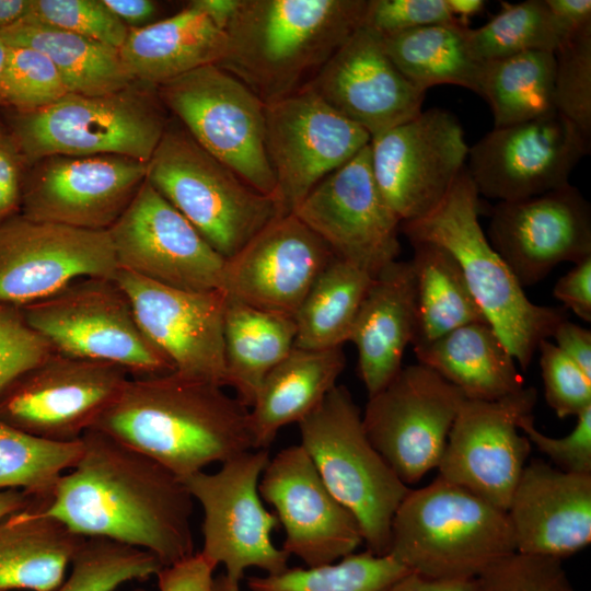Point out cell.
<instances>
[{"instance_id": "f5cc1de1", "label": "cell", "mask_w": 591, "mask_h": 591, "mask_svg": "<svg viewBox=\"0 0 591 591\" xmlns=\"http://www.w3.org/2000/svg\"><path fill=\"white\" fill-rule=\"evenodd\" d=\"M215 567L200 553L163 567L158 573L160 591H211Z\"/></svg>"}, {"instance_id": "7a4b0ae2", "label": "cell", "mask_w": 591, "mask_h": 591, "mask_svg": "<svg viewBox=\"0 0 591 591\" xmlns=\"http://www.w3.org/2000/svg\"><path fill=\"white\" fill-rule=\"evenodd\" d=\"M91 429L181 479L254 450L250 408L221 385L176 372L129 379Z\"/></svg>"}, {"instance_id": "f907efd6", "label": "cell", "mask_w": 591, "mask_h": 591, "mask_svg": "<svg viewBox=\"0 0 591 591\" xmlns=\"http://www.w3.org/2000/svg\"><path fill=\"white\" fill-rule=\"evenodd\" d=\"M456 23L447 0H368L362 25L381 36Z\"/></svg>"}, {"instance_id": "9c48e42d", "label": "cell", "mask_w": 591, "mask_h": 591, "mask_svg": "<svg viewBox=\"0 0 591 591\" xmlns=\"http://www.w3.org/2000/svg\"><path fill=\"white\" fill-rule=\"evenodd\" d=\"M26 324L54 352L125 368L151 376L173 372L148 340L115 278L85 277L20 308Z\"/></svg>"}, {"instance_id": "f546056e", "label": "cell", "mask_w": 591, "mask_h": 591, "mask_svg": "<svg viewBox=\"0 0 591 591\" xmlns=\"http://www.w3.org/2000/svg\"><path fill=\"white\" fill-rule=\"evenodd\" d=\"M345 364L341 346L293 347L265 376L250 407L253 449H267L282 427L311 414L337 385Z\"/></svg>"}, {"instance_id": "4dcf8cb0", "label": "cell", "mask_w": 591, "mask_h": 591, "mask_svg": "<svg viewBox=\"0 0 591 591\" xmlns=\"http://www.w3.org/2000/svg\"><path fill=\"white\" fill-rule=\"evenodd\" d=\"M414 351L419 363L468 399L496 401L525 386L514 358L488 323L464 325Z\"/></svg>"}, {"instance_id": "7c38bea8", "label": "cell", "mask_w": 591, "mask_h": 591, "mask_svg": "<svg viewBox=\"0 0 591 591\" xmlns=\"http://www.w3.org/2000/svg\"><path fill=\"white\" fill-rule=\"evenodd\" d=\"M129 380L117 364L51 352L0 390V419L34 437L73 442Z\"/></svg>"}, {"instance_id": "681fc988", "label": "cell", "mask_w": 591, "mask_h": 591, "mask_svg": "<svg viewBox=\"0 0 591 591\" xmlns=\"http://www.w3.org/2000/svg\"><path fill=\"white\" fill-rule=\"evenodd\" d=\"M53 352L24 321L20 308L0 304V390Z\"/></svg>"}, {"instance_id": "30bf717a", "label": "cell", "mask_w": 591, "mask_h": 591, "mask_svg": "<svg viewBox=\"0 0 591 591\" xmlns=\"http://www.w3.org/2000/svg\"><path fill=\"white\" fill-rule=\"evenodd\" d=\"M193 139L257 192L275 198L265 147L266 104L240 79L207 65L158 86Z\"/></svg>"}, {"instance_id": "e575fe53", "label": "cell", "mask_w": 591, "mask_h": 591, "mask_svg": "<svg viewBox=\"0 0 591 591\" xmlns=\"http://www.w3.org/2000/svg\"><path fill=\"white\" fill-rule=\"evenodd\" d=\"M409 260L416 287V331L414 348L473 323H487L474 299L461 267L442 246L412 241Z\"/></svg>"}, {"instance_id": "7bdbcfd3", "label": "cell", "mask_w": 591, "mask_h": 591, "mask_svg": "<svg viewBox=\"0 0 591 591\" xmlns=\"http://www.w3.org/2000/svg\"><path fill=\"white\" fill-rule=\"evenodd\" d=\"M69 91L55 65L43 53L10 46L3 77V106L26 113L49 106Z\"/></svg>"}, {"instance_id": "484cf974", "label": "cell", "mask_w": 591, "mask_h": 591, "mask_svg": "<svg viewBox=\"0 0 591 591\" xmlns=\"http://www.w3.org/2000/svg\"><path fill=\"white\" fill-rule=\"evenodd\" d=\"M306 85L371 137L417 116L426 94L395 67L381 35L363 25Z\"/></svg>"}, {"instance_id": "c3c4849f", "label": "cell", "mask_w": 591, "mask_h": 591, "mask_svg": "<svg viewBox=\"0 0 591 591\" xmlns=\"http://www.w3.org/2000/svg\"><path fill=\"white\" fill-rule=\"evenodd\" d=\"M570 433L553 438L541 432L534 425L532 414L520 417L521 432L545 454L553 466L568 473H591V406L578 414Z\"/></svg>"}, {"instance_id": "e7e4bbea", "label": "cell", "mask_w": 591, "mask_h": 591, "mask_svg": "<svg viewBox=\"0 0 591 591\" xmlns=\"http://www.w3.org/2000/svg\"><path fill=\"white\" fill-rule=\"evenodd\" d=\"M239 583L225 573H221L213 578L211 591H240Z\"/></svg>"}, {"instance_id": "7dc6e473", "label": "cell", "mask_w": 591, "mask_h": 591, "mask_svg": "<svg viewBox=\"0 0 591 591\" xmlns=\"http://www.w3.org/2000/svg\"><path fill=\"white\" fill-rule=\"evenodd\" d=\"M540 367L548 406L559 418L577 416L591 406V378L568 359L558 347L540 343Z\"/></svg>"}, {"instance_id": "8d00e7d4", "label": "cell", "mask_w": 591, "mask_h": 591, "mask_svg": "<svg viewBox=\"0 0 591 591\" xmlns=\"http://www.w3.org/2000/svg\"><path fill=\"white\" fill-rule=\"evenodd\" d=\"M374 277L334 257L294 313V347L327 349L348 341L362 300Z\"/></svg>"}, {"instance_id": "d6986e66", "label": "cell", "mask_w": 591, "mask_h": 591, "mask_svg": "<svg viewBox=\"0 0 591 591\" xmlns=\"http://www.w3.org/2000/svg\"><path fill=\"white\" fill-rule=\"evenodd\" d=\"M119 268L189 291H223L225 259L144 179L108 229Z\"/></svg>"}, {"instance_id": "db71d44e", "label": "cell", "mask_w": 591, "mask_h": 591, "mask_svg": "<svg viewBox=\"0 0 591 591\" xmlns=\"http://www.w3.org/2000/svg\"><path fill=\"white\" fill-rule=\"evenodd\" d=\"M553 296L566 310L586 322L591 321V256L576 263L556 281Z\"/></svg>"}, {"instance_id": "8fae6325", "label": "cell", "mask_w": 591, "mask_h": 591, "mask_svg": "<svg viewBox=\"0 0 591 591\" xmlns=\"http://www.w3.org/2000/svg\"><path fill=\"white\" fill-rule=\"evenodd\" d=\"M270 456L267 449L251 450L224 463L216 473H195L182 479L204 511L202 549L215 568L241 581L248 568L267 573L288 568L289 555L271 538L279 524L263 505L259 479Z\"/></svg>"}, {"instance_id": "b9f144b4", "label": "cell", "mask_w": 591, "mask_h": 591, "mask_svg": "<svg viewBox=\"0 0 591 591\" xmlns=\"http://www.w3.org/2000/svg\"><path fill=\"white\" fill-rule=\"evenodd\" d=\"M71 572L54 591H114L146 580L163 568L150 552L102 537H85L71 559Z\"/></svg>"}, {"instance_id": "ffe728a7", "label": "cell", "mask_w": 591, "mask_h": 591, "mask_svg": "<svg viewBox=\"0 0 591 591\" xmlns=\"http://www.w3.org/2000/svg\"><path fill=\"white\" fill-rule=\"evenodd\" d=\"M293 213L335 257L372 277L397 260L401 221L376 186L369 144L325 177Z\"/></svg>"}, {"instance_id": "60d3db41", "label": "cell", "mask_w": 591, "mask_h": 591, "mask_svg": "<svg viewBox=\"0 0 591 591\" xmlns=\"http://www.w3.org/2000/svg\"><path fill=\"white\" fill-rule=\"evenodd\" d=\"M81 440L55 442L23 432L0 419V490L45 496L81 455Z\"/></svg>"}, {"instance_id": "603a6c76", "label": "cell", "mask_w": 591, "mask_h": 591, "mask_svg": "<svg viewBox=\"0 0 591 591\" xmlns=\"http://www.w3.org/2000/svg\"><path fill=\"white\" fill-rule=\"evenodd\" d=\"M258 490L283 528L282 549L308 567L337 561L363 542L356 518L327 489L301 444L269 459Z\"/></svg>"}, {"instance_id": "ac0fdd59", "label": "cell", "mask_w": 591, "mask_h": 591, "mask_svg": "<svg viewBox=\"0 0 591 591\" xmlns=\"http://www.w3.org/2000/svg\"><path fill=\"white\" fill-rule=\"evenodd\" d=\"M536 398L532 386L496 401L464 398L437 467L438 476L507 512L531 452L518 421L532 414Z\"/></svg>"}, {"instance_id": "5b68a950", "label": "cell", "mask_w": 591, "mask_h": 591, "mask_svg": "<svg viewBox=\"0 0 591 591\" xmlns=\"http://www.w3.org/2000/svg\"><path fill=\"white\" fill-rule=\"evenodd\" d=\"M514 552L506 511L438 476L399 503L386 555L426 578L463 580Z\"/></svg>"}, {"instance_id": "e0dca14e", "label": "cell", "mask_w": 591, "mask_h": 591, "mask_svg": "<svg viewBox=\"0 0 591 591\" xmlns=\"http://www.w3.org/2000/svg\"><path fill=\"white\" fill-rule=\"evenodd\" d=\"M590 138L554 112L501 127L468 149L466 171L478 195L499 201L534 197L569 184Z\"/></svg>"}, {"instance_id": "4fadbf2b", "label": "cell", "mask_w": 591, "mask_h": 591, "mask_svg": "<svg viewBox=\"0 0 591 591\" xmlns=\"http://www.w3.org/2000/svg\"><path fill=\"white\" fill-rule=\"evenodd\" d=\"M465 396L428 367H403L369 397L362 415L366 434L405 484L437 468Z\"/></svg>"}, {"instance_id": "1f68e13d", "label": "cell", "mask_w": 591, "mask_h": 591, "mask_svg": "<svg viewBox=\"0 0 591 591\" xmlns=\"http://www.w3.org/2000/svg\"><path fill=\"white\" fill-rule=\"evenodd\" d=\"M85 537L26 508L0 521V591H54Z\"/></svg>"}, {"instance_id": "11a10c76", "label": "cell", "mask_w": 591, "mask_h": 591, "mask_svg": "<svg viewBox=\"0 0 591 591\" xmlns=\"http://www.w3.org/2000/svg\"><path fill=\"white\" fill-rule=\"evenodd\" d=\"M558 349L591 378V332L578 324L563 321L553 336Z\"/></svg>"}, {"instance_id": "94428289", "label": "cell", "mask_w": 591, "mask_h": 591, "mask_svg": "<svg viewBox=\"0 0 591 591\" xmlns=\"http://www.w3.org/2000/svg\"><path fill=\"white\" fill-rule=\"evenodd\" d=\"M33 500V497L21 489L0 490V521L24 508Z\"/></svg>"}, {"instance_id": "d590c367", "label": "cell", "mask_w": 591, "mask_h": 591, "mask_svg": "<svg viewBox=\"0 0 591 591\" xmlns=\"http://www.w3.org/2000/svg\"><path fill=\"white\" fill-rule=\"evenodd\" d=\"M466 27L456 22L381 37L392 62L417 89L453 84L477 93L483 62L470 49Z\"/></svg>"}, {"instance_id": "f6af8a7d", "label": "cell", "mask_w": 591, "mask_h": 591, "mask_svg": "<svg viewBox=\"0 0 591 591\" xmlns=\"http://www.w3.org/2000/svg\"><path fill=\"white\" fill-rule=\"evenodd\" d=\"M119 49L129 28L102 0H31L23 18Z\"/></svg>"}, {"instance_id": "ba28073f", "label": "cell", "mask_w": 591, "mask_h": 591, "mask_svg": "<svg viewBox=\"0 0 591 591\" xmlns=\"http://www.w3.org/2000/svg\"><path fill=\"white\" fill-rule=\"evenodd\" d=\"M299 429L325 486L359 523L367 551L386 555L394 513L410 488L369 441L350 392L337 384Z\"/></svg>"}, {"instance_id": "d4e9b609", "label": "cell", "mask_w": 591, "mask_h": 591, "mask_svg": "<svg viewBox=\"0 0 591 591\" xmlns=\"http://www.w3.org/2000/svg\"><path fill=\"white\" fill-rule=\"evenodd\" d=\"M334 257L294 213L277 216L225 259L223 292L257 309L294 315Z\"/></svg>"}, {"instance_id": "9a60e30c", "label": "cell", "mask_w": 591, "mask_h": 591, "mask_svg": "<svg viewBox=\"0 0 591 591\" xmlns=\"http://www.w3.org/2000/svg\"><path fill=\"white\" fill-rule=\"evenodd\" d=\"M371 169L390 209L403 222L433 210L465 169L468 146L457 118L430 108L371 137Z\"/></svg>"}, {"instance_id": "4316f807", "label": "cell", "mask_w": 591, "mask_h": 591, "mask_svg": "<svg viewBox=\"0 0 591 591\" xmlns=\"http://www.w3.org/2000/svg\"><path fill=\"white\" fill-rule=\"evenodd\" d=\"M507 515L515 552L563 560L591 542V473L526 463Z\"/></svg>"}, {"instance_id": "003e7915", "label": "cell", "mask_w": 591, "mask_h": 591, "mask_svg": "<svg viewBox=\"0 0 591 591\" xmlns=\"http://www.w3.org/2000/svg\"><path fill=\"white\" fill-rule=\"evenodd\" d=\"M131 591H146V590L142 589V588H137V589H134V590H131Z\"/></svg>"}, {"instance_id": "ab89813d", "label": "cell", "mask_w": 591, "mask_h": 591, "mask_svg": "<svg viewBox=\"0 0 591 591\" xmlns=\"http://www.w3.org/2000/svg\"><path fill=\"white\" fill-rule=\"evenodd\" d=\"M465 33L473 56L480 62L532 50L555 53L565 37L545 0L502 2L486 24L466 27Z\"/></svg>"}, {"instance_id": "3957f363", "label": "cell", "mask_w": 591, "mask_h": 591, "mask_svg": "<svg viewBox=\"0 0 591 591\" xmlns=\"http://www.w3.org/2000/svg\"><path fill=\"white\" fill-rule=\"evenodd\" d=\"M368 0H242L219 67L265 104L309 84L362 25Z\"/></svg>"}, {"instance_id": "8992f818", "label": "cell", "mask_w": 591, "mask_h": 591, "mask_svg": "<svg viewBox=\"0 0 591 591\" xmlns=\"http://www.w3.org/2000/svg\"><path fill=\"white\" fill-rule=\"evenodd\" d=\"M169 120L158 88L135 81L109 94L68 93L37 111H11L5 124L28 167L50 155L116 154L148 163Z\"/></svg>"}, {"instance_id": "836d02e7", "label": "cell", "mask_w": 591, "mask_h": 591, "mask_svg": "<svg viewBox=\"0 0 591 591\" xmlns=\"http://www.w3.org/2000/svg\"><path fill=\"white\" fill-rule=\"evenodd\" d=\"M0 36L10 46H25L46 55L69 93L104 95L135 82L117 48L78 34L21 19L0 30Z\"/></svg>"}, {"instance_id": "2e32d148", "label": "cell", "mask_w": 591, "mask_h": 591, "mask_svg": "<svg viewBox=\"0 0 591 591\" xmlns=\"http://www.w3.org/2000/svg\"><path fill=\"white\" fill-rule=\"evenodd\" d=\"M118 269L108 230L35 221L20 212L0 222V304L21 308L81 278H115Z\"/></svg>"}, {"instance_id": "74e56055", "label": "cell", "mask_w": 591, "mask_h": 591, "mask_svg": "<svg viewBox=\"0 0 591 591\" xmlns=\"http://www.w3.org/2000/svg\"><path fill=\"white\" fill-rule=\"evenodd\" d=\"M555 70V53L544 50L483 62L477 94L489 104L495 127L557 112Z\"/></svg>"}, {"instance_id": "83f0119b", "label": "cell", "mask_w": 591, "mask_h": 591, "mask_svg": "<svg viewBox=\"0 0 591 591\" xmlns=\"http://www.w3.org/2000/svg\"><path fill=\"white\" fill-rule=\"evenodd\" d=\"M416 331V287L409 262L395 260L372 280L354 322L349 341L358 352V371L368 397L402 370Z\"/></svg>"}, {"instance_id": "44dd1931", "label": "cell", "mask_w": 591, "mask_h": 591, "mask_svg": "<svg viewBox=\"0 0 591 591\" xmlns=\"http://www.w3.org/2000/svg\"><path fill=\"white\" fill-rule=\"evenodd\" d=\"M146 175L147 163L128 157L50 155L27 167L19 212L35 221L108 230Z\"/></svg>"}, {"instance_id": "5bb4252c", "label": "cell", "mask_w": 591, "mask_h": 591, "mask_svg": "<svg viewBox=\"0 0 591 591\" xmlns=\"http://www.w3.org/2000/svg\"><path fill=\"white\" fill-rule=\"evenodd\" d=\"M371 136L305 85L266 104L265 147L280 216L293 213L331 173L370 143Z\"/></svg>"}, {"instance_id": "6da1fadb", "label": "cell", "mask_w": 591, "mask_h": 591, "mask_svg": "<svg viewBox=\"0 0 591 591\" xmlns=\"http://www.w3.org/2000/svg\"><path fill=\"white\" fill-rule=\"evenodd\" d=\"M81 455L26 507L83 537L138 547L170 566L194 555V499L184 482L147 455L89 429Z\"/></svg>"}, {"instance_id": "be15d7a7", "label": "cell", "mask_w": 591, "mask_h": 591, "mask_svg": "<svg viewBox=\"0 0 591 591\" xmlns=\"http://www.w3.org/2000/svg\"><path fill=\"white\" fill-rule=\"evenodd\" d=\"M485 3L483 0H447L450 13L463 26L470 18L483 11Z\"/></svg>"}, {"instance_id": "52a82bcc", "label": "cell", "mask_w": 591, "mask_h": 591, "mask_svg": "<svg viewBox=\"0 0 591 591\" xmlns=\"http://www.w3.org/2000/svg\"><path fill=\"white\" fill-rule=\"evenodd\" d=\"M146 179L224 259L280 216L275 198L202 149L177 119L169 120L147 163Z\"/></svg>"}, {"instance_id": "6125c7cd", "label": "cell", "mask_w": 591, "mask_h": 591, "mask_svg": "<svg viewBox=\"0 0 591 591\" xmlns=\"http://www.w3.org/2000/svg\"><path fill=\"white\" fill-rule=\"evenodd\" d=\"M31 0H0V30L23 19L30 8Z\"/></svg>"}, {"instance_id": "680465c9", "label": "cell", "mask_w": 591, "mask_h": 591, "mask_svg": "<svg viewBox=\"0 0 591 591\" xmlns=\"http://www.w3.org/2000/svg\"><path fill=\"white\" fill-rule=\"evenodd\" d=\"M102 1L128 28H139L153 23L158 13V3L152 0Z\"/></svg>"}, {"instance_id": "03108f58", "label": "cell", "mask_w": 591, "mask_h": 591, "mask_svg": "<svg viewBox=\"0 0 591 591\" xmlns=\"http://www.w3.org/2000/svg\"><path fill=\"white\" fill-rule=\"evenodd\" d=\"M9 45L0 36V106H3L2 85L8 60Z\"/></svg>"}, {"instance_id": "277c9868", "label": "cell", "mask_w": 591, "mask_h": 591, "mask_svg": "<svg viewBox=\"0 0 591 591\" xmlns=\"http://www.w3.org/2000/svg\"><path fill=\"white\" fill-rule=\"evenodd\" d=\"M478 196L465 167L433 210L401 228L409 242H431L453 255L487 323L526 371L540 343L567 320L566 309L535 304L526 297L482 230Z\"/></svg>"}, {"instance_id": "f35d334b", "label": "cell", "mask_w": 591, "mask_h": 591, "mask_svg": "<svg viewBox=\"0 0 591 591\" xmlns=\"http://www.w3.org/2000/svg\"><path fill=\"white\" fill-rule=\"evenodd\" d=\"M408 572L391 556L366 551L331 564L253 576L247 587L251 591H382Z\"/></svg>"}, {"instance_id": "f1b7e54d", "label": "cell", "mask_w": 591, "mask_h": 591, "mask_svg": "<svg viewBox=\"0 0 591 591\" xmlns=\"http://www.w3.org/2000/svg\"><path fill=\"white\" fill-rule=\"evenodd\" d=\"M225 31L204 13L186 5L172 16L129 28L118 49L135 81L159 86L224 56Z\"/></svg>"}, {"instance_id": "7402d4cb", "label": "cell", "mask_w": 591, "mask_h": 591, "mask_svg": "<svg viewBox=\"0 0 591 591\" xmlns=\"http://www.w3.org/2000/svg\"><path fill=\"white\" fill-rule=\"evenodd\" d=\"M115 280L141 332L173 372L225 386L223 291L173 288L121 268Z\"/></svg>"}, {"instance_id": "ee69618b", "label": "cell", "mask_w": 591, "mask_h": 591, "mask_svg": "<svg viewBox=\"0 0 591 591\" xmlns=\"http://www.w3.org/2000/svg\"><path fill=\"white\" fill-rule=\"evenodd\" d=\"M556 111L591 137V26L566 35L555 51Z\"/></svg>"}, {"instance_id": "cb8c5ba5", "label": "cell", "mask_w": 591, "mask_h": 591, "mask_svg": "<svg viewBox=\"0 0 591 591\" xmlns=\"http://www.w3.org/2000/svg\"><path fill=\"white\" fill-rule=\"evenodd\" d=\"M487 239L525 288L557 265L591 256V208L580 190L560 188L494 208Z\"/></svg>"}, {"instance_id": "816d5d0a", "label": "cell", "mask_w": 591, "mask_h": 591, "mask_svg": "<svg viewBox=\"0 0 591 591\" xmlns=\"http://www.w3.org/2000/svg\"><path fill=\"white\" fill-rule=\"evenodd\" d=\"M27 165L7 124L0 119V222L20 211Z\"/></svg>"}, {"instance_id": "d6a6232c", "label": "cell", "mask_w": 591, "mask_h": 591, "mask_svg": "<svg viewBox=\"0 0 591 591\" xmlns=\"http://www.w3.org/2000/svg\"><path fill=\"white\" fill-rule=\"evenodd\" d=\"M294 339L293 315L257 309L227 296L225 386L250 408L263 380L291 351Z\"/></svg>"}, {"instance_id": "9f6ffc18", "label": "cell", "mask_w": 591, "mask_h": 591, "mask_svg": "<svg viewBox=\"0 0 591 591\" xmlns=\"http://www.w3.org/2000/svg\"><path fill=\"white\" fill-rule=\"evenodd\" d=\"M545 3L563 28L565 36L591 26L590 0H545Z\"/></svg>"}, {"instance_id": "6f0895ef", "label": "cell", "mask_w": 591, "mask_h": 591, "mask_svg": "<svg viewBox=\"0 0 591 591\" xmlns=\"http://www.w3.org/2000/svg\"><path fill=\"white\" fill-rule=\"evenodd\" d=\"M382 591H477V582L476 579H430L410 571Z\"/></svg>"}, {"instance_id": "91938a15", "label": "cell", "mask_w": 591, "mask_h": 591, "mask_svg": "<svg viewBox=\"0 0 591 591\" xmlns=\"http://www.w3.org/2000/svg\"><path fill=\"white\" fill-rule=\"evenodd\" d=\"M242 0H193L187 5L204 13L215 25L225 31Z\"/></svg>"}, {"instance_id": "bcb514c9", "label": "cell", "mask_w": 591, "mask_h": 591, "mask_svg": "<svg viewBox=\"0 0 591 591\" xmlns=\"http://www.w3.org/2000/svg\"><path fill=\"white\" fill-rule=\"evenodd\" d=\"M477 591H573L560 559L514 552L477 578Z\"/></svg>"}]
</instances>
